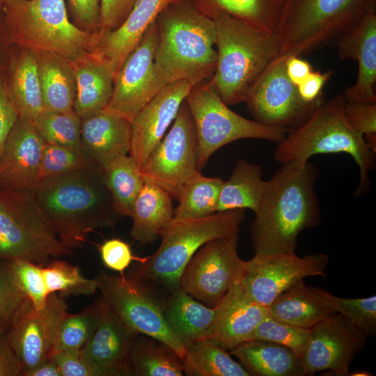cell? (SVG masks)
<instances>
[{"mask_svg":"<svg viewBox=\"0 0 376 376\" xmlns=\"http://www.w3.org/2000/svg\"><path fill=\"white\" fill-rule=\"evenodd\" d=\"M318 177L313 164L291 161L282 164L267 181L250 229L255 257L295 253L299 233L320 224L315 190Z\"/></svg>","mask_w":376,"mask_h":376,"instance_id":"1","label":"cell"},{"mask_svg":"<svg viewBox=\"0 0 376 376\" xmlns=\"http://www.w3.org/2000/svg\"><path fill=\"white\" fill-rule=\"evenodd\" d=\"M34 197L47 224L72 250L83 246L92 232L113 227L123 217L114 207L102 167L94 163L42 179Z\"/></svg>","mask_w":376,"mask_h":376,"instance_id":"2","label":"cell"},{"mask_svg":"<svg viewBox=\"0 0 376 376\" xmlns=\"http://www.w3.org/2000/svg\"><path fill=\"white\" fill-rule=\"evenodd\" d=\"M159 36L154 54L151 99L178 81L192 86L209 80L217 67L216 28L212 19L190 0H178L157 17Z\"/></svg>","mask_w":376,"mask_h":376,"instance_id":"3","label":"cell"},{"mask_svg":"<svg viewBox=\"0 0 376 376\" xmlns=\"http://www.w3.org/2000/svg\"><path fill=\"white\" fill-rule=\"evenodd\" d=\"M345 102L343 94L323 102L304 121L288 131L277 143L274 157L280 164L291 161L306 164L315 155L348 154L359 169V183L354 192L357 197L368 191L370 174L375 167V152L368 146L363 135L347 121Z\"/></svg>","mask_w":376,"mask_h":376,"instance_id":"4","label":"cell"},{"mask_svg":"<svg viewBox=\"0 0 376 376\" xmlns=\"http://www.w3.org/2000/svg\"><path fill=\"white\" fill-rule=\"evenodd\" d=\"M216 28L217 67L208 80L228 106L244 102L260 75L279 55L275 33L261 31L225 14L212 19Z\"/></svg>","mask_w":376,"mask_h":376,"instance_id":"5","label":"cell"},{"mask_svg":"<svg viewBox=\"0 0 376 376\" xmlns=\"http://www.w3.org/2000/svg\"><path fill=\"white\" fill-rule=\"evenodd\" d=\"M1 10L8 41L21 49L75 61L97 45L98 32L72 23L64 0H3Z\"/></svg>","mask_w":376,"mask_h":376,"instance_id":"6","label":"cell"},{"mask_svg":"<svg viewBox=\"0 0 376 376\" xmlns=\"http://www.w3.org/2000/svg\"><path fill=\"white\" fill-rule=\"evenodd\" d=\"M371 13L376 0H284L275 33L279 56H301L336 45Z\"/></svg>","mask_w":376,"mask_h":376,"instance_id":"7","label":"cell"},{"mask_svg":"<svg viewBox=\"0 0 376 376\" xmlns=\"http://www.w3.org/2000/svg\"><path fill=\"white\" fill-rule=\"evenodd\" d=\"M244 219V210L235 209L196 219L170 221L159 233L162 242L157 251L127 274L172 292L180 288L183 271L196 251L212 240L238 233Z\"/></svg>","mask_w":376,"mask_h":376,"instance_id":"8","label":"cell"},{"mask_svg":"<svg viewBox=\"0 0 376 376\" xmlns=\"http://www.w3.org/2000/svg\"><path fill=\"white\" fill-rule=\"evenodd\" d=\"M72 253L46 221L34 194L0 187V260L44 266Z\"/></svg>","mask_w":376,"mask_h":376,"instance_id":"9","label":"cell"},{"mask_svg":"<svg viewBox=\"0 0 376 376\" xmlns=\"http://www.w3.org/2000/svg\"><path fill=\"white\" fill-rule=\"evenodd\" d=\"M185 101L196 129L199 171L216 151L235 141L256 139L278 143L288 131L260 124L233 111L220 99L208 80L192 86Z\"/></svg>","mask_w":376,"mask_h":376,"instance_id":"10","label":"cell"},{"mask_svg":"<svg viewBox=\"0 0 376 376\" xmlns=\"http://www.w3.org/2000/svg\"><path fill=\"white\" fill-rule=\"evenodd\" d=\"M93 279L100 297L127 329L164 343L182 361L185 347L166 322L164 303L158 300L148 285L125 274L115 276L104 271Z\"/></svg>","mask_w":376,"mask_h":376,"instance_id":"11","label":"cell"},{"mask_svg":"<svg viewBox=\"0 0 376 376\" xmlns=\"http://www.w3.org/2000/svg\"><path fill=\"white\" fill-rule=\"evenodd\" d=\"M198 144L194 120L185 100L169 131L140 169L144 180L179 199L185 183L198 171Z\"/></svg>","mask_w":376,"mask_h":376,"instance_id":"12","label":"cell"},{"mask_svg":"<svg viewBox=\"0 0 376 376\" xmlns=\"http://www.w3.org/2000/svg\"><path fill=\"white\" fill-rule=\"evenodd\" d=\"M238 233L212 240L186 265L180 288L209 307H215L242 277L244 261L237 254Z\"/></svg>","mask_w":376,"mask_h":376,"instance_id":"13","label":"cell"},{"mask_svg":"<svg viewBox=\"0 0 376 376\" xmlns=\"http://www.w3.org/2000/svg\"><path fill=\"white\" fill-rule=\"evenodd\" d=\"M244 102L260 124L287 130L304 121L321 104L304 102L288 78L285 56L276 57L247 92Z\"/></svg>","mask_w":376,"mask_h":376,"instance_id":"14","label":"cell"},{"mask_svg":"<svg viewBox=\"0 0 376 376\" xmlns=\"http://www.w3.org/2000/svg\"><path fill=\"white\" fill-rule=\"evenodd\" d=\"M329 263L323 253L299 257L295 253H278L244 261L240 279L246 293L267 307L282 292L307 276L324 277Z\"/></svg>","mask_w":376,"mask_h":376,"instance_id":"15","label":"cell"},{"mask_svg":"<svg viewBox=\"0 0 376 376\" xmlns=\"http://www.w3.org/2000/svg\"><path fill=\"white\" fill-rule=\"evenodd\" d=\"M367 337L343 315L333 313L326 316L310 328L308 345L301 358L305 375L325 370L347 375Z\"/></svg>","mask_w":376,"mask_h":376,"instance_id":"16","label":"cell"},{"mask_svg":"<svg viewBox=\"0 0 376 376\" xmlns=\"http://www.w3.org/2000/svg\"><path fill=\"white\" fill-rule=\"evenodd\" d=\"M68 312L64 296L49 295L45 306L31 307L13 324L7 337L22 369V376L53 354L58 325Z\"/></svg>","mask_w":376,"mask_h":376,"instance_id":"17","label":"cell"},{"mask_svg":"<svg viewBox=\"0 0 376 376\" xmlns=\"http://www.w3.org/2000/svg\"><path fill=\"white\" fill-rule=\"evenodd\" d=\"M158 36L155 20L116 72L112 95L104 111L131 121L151 100L150 86Z\"/></svg>","mask_w":376,"mask_h":376,"instance_id":"18","label":"cell"},{"mask_svg":"<svg viewBox=\"0 0 376 376\" xmlns=\"http://www.w3.org/2000/svg\"><path fill=\"white\" fill-rule=\"evenodd\" d=\"M45 144L34 121L19 118L0 157V187L34 194Z\"/></svg>","mask_w":376,"mask_h":376,"instance_id":"19","label":"cell"},{"mask_svg":"<svg viewBox=\"0 0 376 376\" xmlns=\"http://www.w3.org/2000/svg\"><path fill=\"white\" fill-rule=\"evenodd\" d=\"M191 88L186 81L166 86L131 120L129 155L139 169L166 134Z\"/></svg>","mask_w":376,"mask_h":376,"instance_id":"20","label":"cell"},{"mask_svg":"<svg viewBox=\"0 0 376 376\" xmlns=\"http://www.w3.org/2000/svg\"><path fill=\"white\" fill-rule=\"evenodd\" d=\"M95 300L97 327L81 352L100 376H129L130 353L136 334L126 327L100 296Z\"/></svg>","mask_w":376,"mask_h":376,"instance_id":"21","label":"cell"},{"mask_svg":"<svg viewBox=\"0 0 376 376\" xmlns=\"http://www.w3.org/2000/svg\"><path fill=\"white\" fill-rule=\"evenodd\" d=\"M240 279L216 306L214 321L207 338L226 350L249 340L258 325L268 314L266 306L246 293Z\"/></svg>","mask_w":376,"mask_h":376,"instance_id":"22","label":"cell"},{"mask_svg":"<svg viewBox=\"0 0 376 376\" xmlns=\"http://www.w3.org/2000/svg\"><path fill=\"white\" fill-rule=\"evenodd\" d=\"M336 45L340 59L358 63L357 81L343 93L346 102H376V13L367 15Z\"/></svg>","mask_w":376,"mask_h":376,"instance_id":"23","label":"cell"},{"mask_svg":"<svg viewBox=\"0 0 376 376\" xmlns=\"http://www.w3.org/2000/svg\"><path fill=\"white\" fill-rule=\"evenodd\" d=\"M176 1L139 0L120 26L111 31H98L93 52L109 61L116 72L158 15Z\"/></svg>","mask_w":376,"mask_h":376,"instance_id":"24","label":"cell"},{"mask_svg":"<svg viewBox=\"0 0 376 376\" xmlns=\"http://www.w3.org/2000/svg\"><path fill=\"white\" fill-rule=\"evenodd\" d=\"M131 121L104 110L82 119L81 150L93 163L104 167L130 149Z\"/></svg>","mask_w":376,"mask_h":376,"instance_id":"25","label":"cell"},{"mask_svg":"<svg viewBox=\"0 0 376 376\" xmlns=\"http://www.w3.org/2000/svg\"><path fill=\"white\" fill-rule=\"evenodd\" d=\"M70 62L77 84L73 110L83 119L107 106L113 93L116 72L109 61L93 52Z\"/></svg>","mask_w":376,"mask_h":376,"instance_id":"26","label":"cell"},{"mask_svg":"<svg viewBox=\"0 0 376 376\" xmlns=\"http://www.w3.org/2000/svg\"><path fill=\"white\" fill-rule=\"evenodd\" d=\"M230 354L250 375H305L301 359L289 347L274 342L247 340L231 349Z\"/></svg>","mask_w":376,"mask_h":376,"instance_id":"27","label":"cell"},{"mask_svg":"<svg viewBox=\"0 0 376 376\" xmlns=\"http://www.w3.org/2000/svg\"><path fill=\"white\" fill-rule=\"evenodd\" d=\"M216 311V306H207L180 288L171 292L164 306L169 327L185 347L207 338Z\"/></svg>","mask_w":376,"mask_h":376,"instance_id":"28","label":"cell"},{"mask_svg":"<svg viewBox=\"0 0 376 376\" xmlns=\"http://www.w3.org/2000/svg\"><path fill=\"white\" fill-rule=\"evenodd\" d=\"M173 214L171 195L157 185L144 180L130 215L132 237L140 245L154 242Z\"/></svg>","mask_w":376,"mask_h":376,"instance_id":"29","label":"cell"},{"mask_svg":"<svg viewBox=\"0 0 376 376\" xmlns=\"http://www.w3.org/2000/svg\"><path fill=\"white\" fill-rule=\"evenodd\" d=\"M43 111L73 110L77 84L70 61L53 53H36Z\"/></svg>","mask_w":376,"mask_h":376,"instance_id":"30","label":"cell"},{"mask_svg":"<svg viewBox=\"0 0 376 376\" xmlns=\"http://www.w3.org/2000/svg\"><path fill=\"white\" fill-rule=\"evenodd\" d=\"M269 315L281 322L310 329L333 312L313 288L300 280L280 293L267 307Z\"/></svg>","mask_w":376,"mask_h":376,"instance_id":"31","label":"cell"},{"mask_svg":"<svg viewBox=\"0 0 376 376\" xmlns=\"http://www.w3.org/2000/svg\"><path fill=\"white\" fill-rule=\"evenodd\" d=\"M6 81L19 118L34 121L43 111L37 54L21 49L10 63Z\"/></svg>","mask_w":376,"mask_h":376,"instance_id":"32","label":"cell"},{"mask_svg":"<svg viewBox=\"0 0 376 376\" xmlns=\"http://www.w3.org/2000/svg\"><path fill=\"white\" fill-rule=\"evenodd\" d=\"M210 19L225 14L261 31L275 33L284 0H190Z\"/></svg>","mask_w":376,"mask_h":376,"instance_id":"33","label":"cell"},{"mask_svg":"<svg viewBox=\"0 0 376 376\" xmlns=\"http://www.w3.org/2000/svg\"><path fill=\"white\" fill-rule=\"evenodd\" d=\"M267 181L258 164L240 159L227 181L220 189L217 212L250 209L254 213L262 201Z\"/></svg>","mask_w":376,"mask_h":376,"instance_id":"34","label":"cell"},{"mask_svg":"<svg viewBox=\"0 0 376 376\" xmlns=\"http://www.w3.org/2000/svg\"><path fill=\"white\" fill-rule=\"evenodd\" d=\"M130 375L182 376V361L164 343L143 334L135 336L131 347Z\"/></svg>","mask_w":376,"mask_h":376,"instance_id":"35","label":"cell"},{"mask_svg":"<svg viewBox=\"0 0 376 376\" xmlns=\"http://www.w3.org/2000/svg\"><path fill=\"white\" fill-rule=\"evenodd\" d=\"M182 359V371L190 376H250L244 367L234 361L226 350L202 339L185 346Z\"/></svg>","mask_w":376,"mask_h":376,"instance_id":"36","label":"cell"},{"mask_svg":"<svg viewBox=\"0 0 376 376\" xmlns=\"http://www.w3.org/2000/svg\"><path fill=\"white\" fill-rule=\"evenodd\" d=\"M102 170L115 208L123 217H130L144 183L139 167L130 155H123L113 159Z\"/></svg>","mask_w":376,"mask_h":376,"instance_id":"37","label":"cell"},{"mask_svg":"<svg viewBox=\"0 0 376 376\" xmlns=\"http://www.w3.org/2000/svg\"><path fill=\"white\" fill-rule=\"evenodd\" d=\"M223 182L198 171L184 185L171 221L196 219L217 212Z\"/></svg>","mask_w":376,"mask_h":376,"instance_id":"38","label":"cell"},{"mask_svg":"<svg viewBox=\"0 0 376 376\" xmlns=\"http://www.w3.org/2000/svg\"><path fill=\"white\" fill-rule=\"evenodd\" d=\"M97 316L96 300L78 313L67 312L58 325L53 354L57 352H81L95 330Z\"/></svg>","mask_w":376,"mask_h":376,"instance_id":"39","label":"cell"},{"mask_svg":"<svg viewBox=\"0 0 376 376\" xmlns=\"http://www.w3.org/2000/svg\"><path fill=\"white\" fill-rule=\"evenodd\" d=\"M43 279L49 294L63 296L92 295L97 290L95 280L85 278L78 266L54 258L42 266Z\"/></svg>","mask_w":376,"mask_h":376,"instance_id":"40","label":"cell"},{"mask_svg":"<svg viewBox=\"0 0 376 376\" xmlns=\"http://www.w3.org/2000/svg\"><path fill=\"white\" fill-rule=\"evenodd\" d=\"M82 119L74 110L64 112L42 111L34 120L45 143L81 149Z\"/></svg>","mask_w":376,"mask_h":376,"instance_id":"41","label":"cell"},{"mask_svg":"<svg viewBox=\"0 0 376 376\" xmlns=\"http://www.w3.org/2000/svg\"><path fill=\"white\" fill-rule=\"evenodd\" d=\"M333 313L345 317L367 336L376 334V297L347 299L336 297L328 291L313 288Z\"/></svg>","mask_w":376,"mask_h":376,"instance_id":"42","label":"cell"},{"mask_svg":"<svg viewBox=\"0 0 376 376\" xmlns=\"http://www.w3.org/2000/svg\"><path fill=\"white\" fill-rule=\"evenodd\" d=\"M32 306L19 289L8 260H0V331L7 334L13 324Z\"/></svg>","mask_w":376,"mask_h":376,"instance_id":"43","label":"cell"},{"mask_svg":"<svg viewBox=\"0 0 376 376\" xmlns=\"http://www.w3.org/2000/svg\"><path fill=\"white\" fill-rule=\"evenodd\" d=\"M254 339L268 340L286 346L301 359L308 345L310 329L281 322L267 314L250 338Z\"/></svg>","mask_w":376,"mask_h":376,"instance_id":"44","label":"cell"},{"mask_svg":"<svg viewBox=\"0 0 376 376\" xmlns=\"http://www.w3.org/2000/svg\"><path fill=\"white\" fill-rule=\"evenodd\" d=\"M91 164L93 162L81 149L45 143L40 162V179L70 173Z\"/></svg>","mask_w":376,"mask_h":376,"instance_id":"45","label":"cell"},{"mask_svg":"<svg viewBox=\"0 0 376 376\" xmlns=\"http://www.w3.org/2000/svg\"><path fill=\"white\" fill-rule=\"evenodd\" d=\"M13 279L24 295L36 310L42 309L49 292L46 288L42 266L26 260H8Z\"/></svg>","mask_w":376,"mask_h":376,"instance_id":"46","label":"cell"},{"mask_svg":"<svg viewBox=\"0 0 376 376\" xmlns=\"http://www.w3.org/2000/svg\"><path fill=\"white\" fill-rule=\"evenodd\" d=\"M98 250L103 265L120 275L125 274L133 261L143 263L148 258L134 255L130 244L118 238L105 240Z\"/></svg>","mask_w":376,"mask_h":376,"instance_id":"47","label":"cell"},{"mask_svg":"<svg viewBox=\"0 0 376 376\" xmlns=\"http://www.w3.org/2000/svg\"><path fill=\"white\" fill-rule=\"evenodd\" d=\"M345 117L365 138H376V102H345Z\"/></svg>","mask_w":376,"mask_h":376,"instance_id":"48","label":"cell"},{"mask_svg":"<svg viewBox=\"0 0 376 376\" xmlns=\"http://www.w3.org/2000/svg\"><path fill=\"white\" fill-rule=\"evenodd\" d=\"M139 0H101L100 30L111 31L125 20Z\"/></svg>","mask_w":376,"mask_h":376,"instance_id":"49","label":"cell"},{"mask_svg":"<svg viewBox=\"0 0 376 376\" xmlns=\"http://www.w3.org/2000/svg\"><path fill=\"white\" fill-rule=\"evenodd\" d=\"M51 359L58 366L61 376H100L81 352H57Z\"/></svg>","mask_w":376,"mask_h":376,"instance_id":"50","label":"cell"},{"mask_svg":"<svg viewBox=\"0 0 376 376\" xmlns=\"http://www.w3.org/2000/svg\"><path fill=\"white\" fill-rule=\"evenodd\" d=\"M18 119L19 115L8 91L6 77L3 75L0 78V157Z\"/></svg>","mask_w":376,"mask_h":376,"instance_id":"51","label":"cell"},{"mask_svg":"<svg viewBox=\"0 0 376 376\" xmlns=\"http://www.w3.org/2000/svg\"><path fill=\"white\" fill-rule=\"evenodd\" d=\"M68 1L79 27L89 32H98L101 0Z\"/></svg>","mask_w":376,"mask_h":376,"instance_id":"52","label":"cell"},{"mask_svg":"<svg viewBox=\"0 0 376 376\" xmlns=\"http://www.w3.org/2000/svg\"><path fill=\"white\" fill-rule=\"evenodd\" d=\"M333 74L329 70L324 72L312 71L308 77L297 86L301 99L309 104H321L324 102L322 90Z\"/></svg>","mask_w":376,"mask_h":376,"instance_id":"53","label":"cell"},{"mask_svg":"<svg viewBox=\"0 0 376 376\" xmlns=\"http://www.w3.org/2000/svg\"><path fill=\"white\" fill-rule=\"evenodd\" d=\"M0 376H22L20 363L8 339L0 331Z\"/></svg>","mask_w":376,"mask_h":376,"instance_id":"54","label":"cell"},{"mask_svg":"<svg viewBox=\"0 0 376 376\" xmlns=\"http://www.w3.org/2000/svg\"><path fill=\"white\" fill-rule=\"evenodd\" d=\"M285 70L290 80L296 86L301 84L313 71L312 66L301 56H285Z\"/></svg>","mask_w":376,"mask_h":376,"instance_id":"55","label":"cell"},{"mask_svg":"<svg viewBox=\"0 0 376 376\" xmlns=\"http://www.w3.org/2000/svg\"><path fill=\"white\" fill-rule=\"evenodd\" d=\"M25 376H61V374L55 362L50 358L27 372Z\"/></svg>","mask_w":376,"mask_h":376,"instance_id":"56","label":"cell"},{"mask_svg":"<svg viewBox=\"0 0 376 376\" xmlns=\"http://www.w3.org/2000/svg\"><path fill=\"white\" fill-rule=\"evenodd\" d=\"M2 5H3V0H0V11L2 9Z\"/></svg>","mask_w":376,"mask_h":376,"instance_id":"57","label":"cell"}]
</instances>
